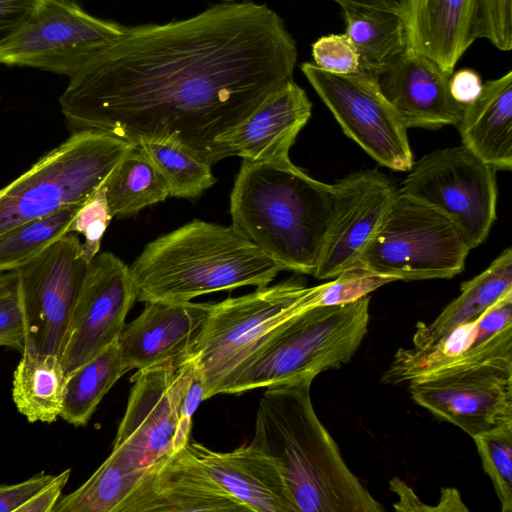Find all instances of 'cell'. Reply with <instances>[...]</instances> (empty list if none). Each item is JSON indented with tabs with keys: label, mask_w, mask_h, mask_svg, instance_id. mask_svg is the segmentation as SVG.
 Returning <instances> with one entry per match:
<instances>
[{
	"label": "cell",
	"mask_w": 512,
	"mask_h": 512,
	"mask_svg": "<svg viewBox=\"0 0 512 512\" xmlns=\"http://www.w3.org/2000/svg\"><path fill=\"white\" fill-rule=\"evenodd\" d=\"M211 303L149 301L117 339L127 369H145L187 353Z\"/></svg>",
	"instance_id": "obj_21"
},
{
	"label": "cell",
	"mask_w": 512,
	"mask_h": 512,
	"mask_svg": "<svg viewBox=\"0 0 512 512\" xmlns=\"http://www.w3.org/2000/svg\"><path fill=\"white\" fill-rule=\"evenodd\" d=\"M40 2L41 0H0V47L28 21Z\"/></svg>",
	"instance_id": "obj_39"
},
{
	"label": "cell",
	"mask_w": 512,
	"mask_h": 512,
	"mask_svg": "<svg viewBox=\"0 0 512 512\" xmlns=\"http://www.w3.org/2000/svg\"><path fill=\"white\" fill-rule=\"evenodd\" d=\"M52 475L40 473L13 485L0 486V512H18L51 479Z\"/></svg>",
	"instance_id": "obj_40"
},
{
	"label": "cell",
	"mask_w": 512,
	"mask_h": 512,
	"mask_svg": "<svg viewBox=\"0 0 512 512\" xmlns=\"http://www.w3.org/2000/svg\"><path fill=\"white\" fill-rule=\"evenodd\" d=\"M512 291V249L509 247L479 275L461 284V292L430 324L418 323L413 347L425 348L456 326L478 318Z\"/></svg>",
	"instance_id": "obj_25"
},
{
	"label": "cell",
	"mask_w": 512,
	"mask_h": 512,
	"mask_svg": "<svg viewBox=\"0 0 512 512\" xmlns=\"http://www.w3.org/2000/svg\"><path fill=\"white\" fill-rule=\"evenodd\" d=\"M398 190L444 214L471 249L496 220L494 169L464 146L435 150L413 163Z\"/></svg>",
	"instance_id": "obj_9"
},
{
	"label": "cell",
	"mask_w": 512,
	"mask_h": 512,
	"mask_svg": "<svg viewBox=\"0 0 512 512\" xmlns=\"http://www.w3.org/2000/svg\"><path fill=\"white\" fill-rule=\"evenodd\" d=\"M476 39H487L500 51L512 49V0H476Z\"/></svg>",
	"instance_id": "obj_37"
},
{
	"label": "cell",
	"mask_w": 512,
	"mask_h": 512,
	"mask_svg": "<svg viewBox=\"0 0 512 512\" xmlns=\"http://www.w3.org/2000/svg\"><path fill=\"white\" fill-rule=\"evenodd\" d=\"M138 144L163 175L170 196L195 198L216 181L211 170L212 165L179 143L149 140Z\"/></svg>",
	"instance_id": "obj_31"
},
{
	"label": "cell",
	"mask_w": 512,
	"mask_h": 512,
	"mask_svg": "<svg viewBox=\"0 0 512 512\" xmlns=\"http://www.w3.org/2000/svg\"><path fill=\"white\" fill-rule=\"evenodd\" d=\"M66 379L58 355L24 350L12 382L19 413L32 423L55 422L61 416Z\"/></svg>",
	"instance_id": "obj_26"
},
{
	"label": "cell",
	"mask_w": 512,
	"mask_h": 512,
	"mask_svg": "<svg viewBox=\"0 0 512 512\" xmlns=\"http://www.w3.org/2000/svg\"><path fill=\"white\" fill-rule=\"evenodd\" d=\"M449 75L431 58L407 49L377 75L378 86L407 128L459 123L464 106L449 91Z\"/></svg>",
	"instance_id": "obj_19"
},
{
	"label": "cell",
	"mask_w": 512,
	"mask_h": 512,
	"mask_svg": "<svg viewBox=\"0 0 512 512\" xmlns=\"http://www.w3.org/2000/svg\"><path fill=\"white\" fill-rule=\"evenodd\" d=\"M248 512L189 452L187 445L148 467L118 512Z\"/></svg>",
	"instance_id": "obj_18"
},
{
	"label": "cell",
	"mask_w": 512,
	"mask_h": 512,
	"mask_svg": "<svg viewBox=\"0 0 512 512\" xmlns=\"http://www.w3.org/2000/svg\"><path fill=\"white\" fill-rule=\"evenodd\" d=\"M333 186L332 212L313 274L321 280L357 265L397 191L377 170L352 173Z\"/></svg>",
	"instance_id": "obj_16"
},
{
	"label": "cell",
	"mask_w": 512,
	"mask_h": 512,
	"mask_svg": "<svg viewBox=\"0 0 512 512\" xmlns=\"http://www.w3.org/2000/svg\"><path fill=\"white\" fill-rule=\"evenodd\" d=\"M313 379L266 388L250 445L274 462L296 512L384 511L317 417L310 395Z\"/></svg>",
	"instance_id": "obj_2"
},
{
	"label": "cell",
	"mask_w": 512,
	"mask_h": 512,
	"mask_svg": "<svg viewBox=\"0 0 512 512\" xmlns=\"http://www.w3.org/2000/svg\"><path fill=\"white\" fill-rule=\"evenodd\" d=\"M393 281L362 267H353L340 273L333 281L314 286L311 308L350 303Z\"/></svg>",
	"instance_id": "obj_34"
},
{
	"label": "cell",
	"mask_w": 512,
	"mask_h": 512,
	"mask_svg": "<svg viewBox=\"0 0 512 512\" xmlns=\"http://www.w3.org/2000/svg\"><path fill=\"white\" fill-rule=\"evenodd\" d=\"M469 251L444 214L397 190L355 267L395 281L447 279L463 271Z\"/></svg>",
	"instance_id": "obj_8"
},
{
	"label": "cell",
	"mask_w": 512,
	"mask_h": 512,
	"mask_svg": "<svg viewBox=\"0 0 512 512\" xmlns=\"http://www.w3.org/2000/svg\"><path fill=\"white\" fill-rule=\"evenodd\" d=\"M370 296L306 309L280 324L219 394L288 384L351 361L367 334Z\"/></svg>",
	"instance_id": "obj_5"
},
{
	"label": "cell",
	"mask_w": 512,
	"mask_h": 512,
	"mask_svg": "<svg viewBox=\"0 0 512 512\" xmlns=\"http://www.w3.org/2000/svg\"><path fill=\"white\" fill-rule=\"evenodd\" d=\"M300 68L344 133L369 156L395 171L412 168L408 128L382 94L376 75L332 74L313 62H303Z\"/></svg>",
	"instance_id": "obj_11"
},
{
	"label": "cell",
	"mask_w": 512,
	"mask_h": 512,
	"mask_svg": "<svg viewBox=\"0 0 512 512\" xmlns=\"http://www.w3.org/2000/svg\"><path fill=\"white\" fill-rule=\"evenodd\" d=\"M313 63L324 71L351 75L362 70L359 54L345 33L329 34L312 44Z\"/></svg>",
	"instance_id": "obj_38"
},
{
	"label": "cell",
	"mask_w": 512,
	"mask_h": 512,
	"mask_svg": "<svg viewBox=\"0 0 512 512\" xmlns=\"http://www.w3.org/2000/svg\"><path fill=\"white\" fill-rule=\"evenodd\" d=\"M88 264L79 238L67 233L16 269L24 350L60 357Z\"/></svg>",
	"instance_id": "obj_12"
},
{
	"label": "cell",
	"mask_w": 512,
	"mask_h": 512,
	"mask_svg": "<svg viewBox=\"0 0 512 512\" xmlns=\"http://www.w3.org/2000/svg\"><path fill=\"white\" fill-rule=\"evenodd\" d=\"M112 218L103 185L82 204L73 218L68 233L84 236L82 250L89 262L99 253L102 237Z\"/></svg>",
	"instance_id": "obj_35"
},
{
	"label": "cell",
	"mask_w": 512,
	"mask_h": 512,
	"mask_svg": "<svg viewBox=\"0 0 512 512\" xmlns=\"http://www.w3.org/2000/svg\"><path fill=\"white\" fill-rule=\"evenodd\" d=\"M71 469H66L53 478L18 512H52L61 498L62 491L70 477Z\"/></svg>",
	"instance_id": "obj_41"
},
{
	"label": "cell",
	"mask_w": 512,
	"mask_h": 512,
	"mask_svg": "<svg viewBox=\"0 0 512 512\" xmlns=\"http://www.w3.org/2000/svg\"><path fill=\"white\" fill-rule=\"evenodd\" d=\"M82 205L64 207L52 214L19 224L0 235V273L16 270L68 233Z\"/></svg>",
	"instance_id": "obj_32"
},
{
	"label": "cell",
	"mask_w": 512,
	"mask_h": 512,
	"mask_svg": "<svg viewBox=\"0 0 512 512\" xmlns=\"http://www.w3.org/2000/svg\"><path fill=\"white\" fill-rule=\"evenodd\" d=\"M412 399L472 438L512 422V358L441 370L409 382Z\"/></svg>",
	"instance_id": "obj_14"
},
{
	"label": "cell",
	"mask_w": 512,
	"mask_h": 512,
	"mask_svg": "<svg viewBox=\"0 0 512 512\" xmlns=\"http://www.w3.org/2000/svg\"><path fill=\"white\" fill-rule=\"evenodd\" d=\"M341 9L344 33L357 49L363 71L377 76L408 49L404 16L368 7Z\"/></svg>",
	"instance_id": "obj_27"
},
{
	"label": "cell",
	"mask_w": 512,
	"mask_h": 512,
	"mask_svg": "<svg viewBox=\"0 0 512 512\" xmlns=\"http://www.w3.org/2000/svg\"><path fill=\"white\" fill-rule=\"evenodd\" d=\"M311 112L305 90L290 80L220 139L223 159L239 156L254 162L289 161V150Z\"/></svg>",
	"instance_id": "obj_20"
},
{
	"label": "cell",
	"mask_w": 512,
	"mask_h": 512,
	"mask_svg": "<svg viewBox=\"0 0 512 512\" xmlns=\"http://www.w3.org/2000/svg\"><path fill=\"white\" fill-rule=\"evenodd\" d=\"M390 488L399 496V501L394 504L397 511H433L432 506L422 503L414 491L405 482L393 478L390 480Z\"/></svg>",
	"instance_id": "obj_43"
},
{
	"label": "cell",
	"mask_w": 512,
	"mask_h": 512,
	"mask_svg": "<svg viewBox=\"0 0 512 512\" xmlns=\"http://www.w3.org/2000/svg\"><path fill=\"white\" fill-rule=\"evenodd\" d=\"M130 271L137 300L146 303L264 287L282 269L232 225L193 220L147 244Z\"/></svg>",
	"instance_id": "obj_4"
},
{
	"label": "cell",
	"mask_w": 512,
	"mask_h": 512,
	"mask_svg": "<svg viewBox=\"0 0 512 512\" xmlns=\"http://www.w3.org/2000/svg\"><path fill=\"white\" fill-rule=\"evenodd\" d=\"M145 470L111 452L85 483L59 499L52 512H118Z\"/></svg>",
	"instance_id": "obj_30"
},
{
	"label": "cell",
	"mask_w": 512,
	"mask_h": 512,
	"mask_svg": "<svg viewBox=\"0 0 512 512\" xmlns=\"http://www.w3.org/2000/svg\"><path fill=\"white\" fill-rule=\"evenodd\" d=\"M124 28L87 13L73 0H41L28 21L0 47V63L70 77Z\"/></svg>",
	"instance_id": "obj_13"
},
{
	"label": "cell",
	"mask_w": 512,
	"mask_h": 512,
	"mask_svg": "<svg viewBox=\"0 0 512 512\" xmlns=\"http://www.w3.org/2000/svg\"><path fill=\"white\" fill-rule=\"evenodd\" d=\"M134 143L97 130L72 134L3 188L0 235L9 229L82 205Z\"/></svg>",
	"instance_id": "obj_6"
},
{
	"label": "cell",
	"mask_w": 512,
	"mask_h": 512,
	"mask_svg": "<svg viewBox=\"0 0 512 512\" xmlns=\"http://www.w3.org/2000/svg\"><path fill=\"white\" fill-rule=\"evenodd\" d=\"M503 358H512V291L435 343L399 349L381 380L410 382L441 370Z\"/></svg>",
	"instance_id": "obj_17"
},
{
	"label": "cell",
	"mask_w": 512,
	"mask_h": 512,
	"mask_svg": "<svg viewBox=\"0 0 512 512\" xmlns=\"http://www.w3.org/2000/svg\"><path fill=\"white\" fill-rule=\"evenodd\" d=\"M103 188L113 217L136 214L170 196L163 175L138 143L119 160Z\"/></svg>",
	"instance_id": "obj_28"
},
{
	"label": "cell",
	"mask_w": 512,
	"mask_h": 512,
	"mask_svg": "<svg viewBox=\"0 0 512 512\" xmlns=\"http://www.w3.org/2000/svg\"><path fill=\"white\" fill-rule=\"evenodd\" d=\"M481 76L473 69L463 68L454 71L449 78V91L452 98L465 106L475 101L482 92Z\"/></svg>",
	"instance_id": "obj_42"
},
{
	"label": "cell",
	"mask_w": 512,
	"mask_h": 512,
	"mask_svg": "<svg viewBox=\"0 0 512 512\" xmlns=\"http://www.w3.org/2000/svg\"><path fill=\"white\" fill-rule=\"evenodd\" d=\"M462 146L494 170L512 169V71L483 83L457 124Z\"/></svg>",
	"instance_id": "obj_24"
},
{
	"label": "cell",
	"mask_w": 512,
	"mask_h": 512,
	"mask_svg": "<svg viewBox=\"0 0 512 512\" xmlns=\"http://www.w3.org/2000/svg\"><path fill=\"white\" fill-rule=\"evenodd\" d=\"M502 512H512V422L473 437Z\"/></svg>",
	"instance_id": "obj_33"
},
{
	"label": "cell",
	"mask_w": 512,
	"mask_h": 512,
	"mask_svg": "<svg viewBox=\"0 0 512 512\" xmlns=\"http://www.w3.org/2000/svg\"><path fill=\"white\" fill-rule=\"evenodd\" d=\"M137 300L130 267L110 252L89 262L60 355L66 376L117 341Z\"/></svg>",
	"instance_id": "obj_15"
},
{
	"label": "cell",
	"mask_w": 512,
	"mask_h": 512,
	"mask_svg": "<svg viewBox=\"0 0 512 512\" xmlns=\"http://www.w3.org/2000/svg\"><path fill=\"white\" fill-rule=\"evenodd\" d=\"M187 449L230 495L253 512H296L280 471L252 445L216 452L188 442Z\"/></svg>",
	"instance_id": "obj_22"
},
{
	"label": "cell",
	"mask_w": 512,
	"mask_h": 512,
	"mask_svg": "<svg viewBox=\"0 0 512 512\" xmlns=\"http://www.w3.org/2000/svg\"><path fill=\"white\" fill-rule=\"evenodd\" d=\"M25 321L16 270L0 273V346L24 350Z\"/></svg>",
	"instance_id": "obj_36"
},
{
	"label": "cell",
	"mask_w": 512,
	"mask_h": 512,
	"mask_svg": "<svg viewBox=\"0 0 512 512\" xmlns=\"http://www.w3.org/2000/svg\"><path fill=\"white\" fill-rule=\"evenodd\" d=\"M340 5L341 8L351 7H368L376 9H391L398 0H331Z\"/></svg>",
	"instance_id": "obj_45"
},
{
	"label": "cell",
	"mask_w": 512,
	"mask_h": 512,
	"mask_svg": "<svg viewBox=\"0 0 512 512\" xmlns=\"http://www.w3.org/2000/svg\"><path fill=\"white\" fill-rule=\"evenodd\" d=\"M2 193H3V188H2V189H0V196H1V194H2Z\"/></svg>",
	"instance_id": "obj_46"
},
{
	"label": "cell",
	"mask_w": 512,
	"mask_h": 512,
	"mask_svg": "<svg viewBox=\"0 0 512 512\" xmlns=\"http://www.w3.org/2000/svg\"><path fill=\"white\" fill-rule=\"evenodd\" d=\"M333 198V185L290 160L243 159L230 196L231 225L282 270L313 276Z\"/></svg>",
	"instance_id": "obj_3"
},
{
	"label": "cell",
	"mask_w": 512,
	"mask_h": 512,
	"mask_svg": "<svg viewBox=\"0 0 512 512\" xmlns=\"http://www.w3.org/2000/svg\"><path fill=\"white\" fill-rule=\"evenodd\" d=\"M436 512H455L468 511L461 499L460 493L454 488H445L441 490L440 500L437 506L433 507Z\"/></svg>",
	"instance_id": "obj_44"
},
{
	"label": "cell",
	"mask_w": 512,
	"mask_h": 512,
	"mask_svg": "<svg viewBox=\"0 0 512 512\" xmlns=\"http://www.w3.org/2000/svg\"><path fill=\"white\" fill-rule=\"evenodd\" d=\"M129 370L117 341L67 375L61 418L85 426L98 404Z\"/></svg>",
	"instance_id": "obj_29"
},
{
	"label": "cell",
	"mask_w": 512,
	"mask_h": 512,
	"mask_svg": "<svg viewBox=\"0 0 512 512\" xmlns=\"http://www.w3.org/2000/svg\"><path fill=\"white\" fill-rule=\"evenodd\" d=\"M297 44L266 4L221 2L181 20L125 26L69 77L72 132L169 140L210 165L220 139L290 80Z\"/></svg>",
	"instance_id": "obj_1"
},
{
	"label": "cell",
	"mask_w": 512,
	"mask_h": 512,
	"mask_svg": "<svg viewBox=\"0 0 512 512\" xmlns=\"http://www.w3.org/2000/svg\"><path fill=\"white\" fill-rule=\"evenodd\" d=\"M476 0H408V49L421 53L451 75L477 40Z\"/></svg>",
	"instance_id": "obj_23"
},
{
	"label": "cell",
	"mask_w": 512,
	"mask_h": 512,
	"mask_svg": "<svg viewBox=\"0 0 512 512\" xmlns=\"http://www.w3.org/2000/svg\"><path fill=\"white\" fill-rule=\"evenodd\" d=\"M195 370L188 353L138 370L112 452L137 469H147L182 449L180 407Z\"/></svg>",
	"instance_id": "obj_10"
},
{
	"label": "cell",
	"mask_w": 512,
	"mask_h": 512,
	"mask_svg": "<svg viewBox=\"0 0 512 512\" xmlns=\"http://www.w3.org/2000/svg\"><path fill=\"white\" fill-rule=\"evenodd\" d=\"M312 291L293 278L211 304L187 350L201 374L206 400L219 394L280 324L311 308Z\"/></svg>",
	"instance_id": "obj_7"
}]
</instances>
